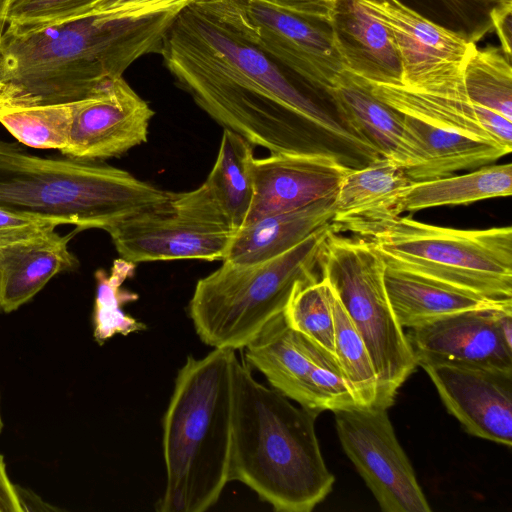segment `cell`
I'll return each instance as SVG.
<instances>
[{"label": "cell", "mask_w": 512, "mask_h": 512, "mask_svg": "<svg viewBox=\"0 0 512 512\" xmlns=\"http://www.w3.org/2000/svg\"><path fill=\"white\" fill-rule=\"evenodd\" d=\"M159 54L201 109L254 146L270 153H327L325 135L368 159L375 156L232 26L212 0L182 8Z\"/></svg>", "instance_id": "obj_1"}, {"label": "cell", "mask_w": 512, "mask_h": 512, "mask_svg": "<svg viewBox=\"0 0 512 512\" xmlns=\"http://www.w3.org/2000/svg\"><path fill=\"white\" fill-rule=\"evenodd\" d=\"M193 1L8 23L0 39V101L41 105L87 97L140 57L159 54L176 15Z\"/></svg>", "instance_id": "obj_2"}, {"label": "cell", "mask_w": 512, "mask_h": 512, "mask_svg": "<svg viewBox=\"0 0 512 512\" xmlns=\"http://www.w3.org/2000/svg\"><path fill=\"white\" fill-rule=\"evenodd\" d=\"M317 416L258 382L238 359L229 480L245 484L275 511H312L335 482L316 436Z\"/></svg>", "instance_id": "obj_3"}, {"label": "cell", "mask_w": 512, "mask_h": 512, "mask_svg": "<svg viewBox=\"0 0 512 512\" xmlns=\"http://www.w3.org/2000/svg\"><path fill=\"white\" fill-rule=\"evenodd\" d=\"M231 349L189 355L178 370L163 418L166 486L157 510L203 512L230 481L234 370Z\"/></svg>", "instance_id": "obj_4"}, {"label": "cell", "mask_w": 512, "mask_h": 512, "mask_svg": "<svg viewBox=\"0 0 512 512\" xmlns=\"http://www.w3.org/2000/svg\"><path fill=\"white\" fill-rule=\"evenodd\" d=\"M173 192L126 170L32 154L0 138V208L49 218L78 231L101 229L171 204Z\"/></svg>", "instance_id": "obj_5"}, {"label": "cell", "mask_w": 512, "mask_h": 512, "mask_svg": "<svg viewBox=\"0 0 512 512\" xmlns=\"http://www.w3.org/2000/svg\"><path fill=\"white\" fill-rule=\"evenodd\" d=\"M331 223L287 251L251 263L222 265L199 279L189 316L213 349H244L285 307L297 286L320 279V260Z\"/></svg>", "instance_id": "obj_6"}, {"label": "cell", "mask_w": 512, "mask_h": 512, "mask_svg": "<svg viewBox=\"0 0 512 512\" xmlns=\"http://www.w3.org/2000/svg\"><path fill=\"white\" fill-rule=\"evenodd\" d=\"M363 80L402 117L403 132L394 161L412 181L450 176L511 152L480 124L478 107L467 97L463 75L423 88L400 81Z\"/></svg>", "instance_id": "obj_7"}, {"label": "cell", "mask_w": 512, "mask_h": 512, "mask_svg": "<svg viewBox=\"0 0 512 512\" xmlns=\"http://www.w3.org/2000/svg\"><path fill=\"white\" fill-rule=\"evenodd\" d=\"M366 239L385 264L495 301H512V228L454 229L398 216Z\"/></svg>", "instance_id": "obj_8"}, {"label": "cell", "mask_w": 512, "mask_h": 512, "mask_svg": "<svg viewBox=\"0 0 512 512\" xmlns=\"http://www.w3.org/2000/svg\"><path fill=\"white\" fill-rule=\"evenodd\" d=\"M385 261L364 238L330 233L320 274L362 337L377 375L376 407L388 409L414 372L413 350L389 303Z\"/></svg>", "instance_id": "obj_9"}, {"label": "cell", "mask_w": 512, "mask_h": 512, "mask_svg": "<svg viewBox=\"0 0 512 512\" xmlns=\"http://www.w3.org/2000/svg\"><path fill=\"white\" fill-rule=\"evenodd\" d=\"M283 312L246 345L245 363L271 388L318 415L358 406L336 357L290 327Z\"/></svg>", "instance_id": "obj_10"}, {"label": "cell", "mask_w": 512, "mask_h": 512, "mask_svg": "<svg viewBox=\"0 0 512 512\" xmlns=\"http://www.w3.org/2000/svg\"><path fill=\"white\" fill-rule=\"evenodd\" d=\"M247 40L309 86L326 91L348 68L335 32L259 0H212Z\"/></svg>", "instance_id": "obj_11"}, {"label": "cell", "mask_w": 512, "mask_h": 512, "mask_svg": "<svg viewBox=\"0 0 512 512\" xmlns=\"http://www.w3.org/2000/svg\"><path fill=\"white\" fill-rule=\"evenodd\" d=\"M347 457L384 512H430L387 409L354 406L333 412Z\"/></svg>", "instance_id": "obj_12"}, {"label": "cell", "mask_w": 512, "mask_h": 512, "mask_svg": "<svg viewBox=\"0 0 512 512\" xmlns=\"http://www.w3.org/2000/svg\"><path fill=\"white\" fill-rule=\"evenodd\" d=\"M66 157L102 161L147 142L155 112L123 76L107 80L87 97L72 102Z\"/></svg>", "instance_id": "obj_13"}, {"label": "cell", "mask_w": 512, "mask_h": 512, "mask_svg": "<svg viewBox=\"0 0 512 512\" xmlns=\"http://www.w3.org/2000/svg\"><path fill=\"white\" fill-rule=\"evenodd\" d=\"M388 30L397 50L400 82L422 88L458 77L476 47L463 35L440 26L400 0H358Z\"/></svg>", "instance_id": "obj_14"}, {"label": "cell", "mask_w": 512, "mask_h": 512, "mask_svg": "<svg viewBox=\"0 0 512 512\" xmlns=\"http://www.w3.org/2000/svg\"><path fill=\"white\" fill-rule=\"evenodd\" d=\"M445 405L467 433L512 445V370L420 362Z\"/></svg>", "instance_id": "obj_15"}, {"label": "cell", "mask_w": 512, "mask_h": 512, "mask_svg": "<svg viewBox=\"0 0 512 512\" xmlns=\"http://www.w3.org/2000/svg\"><path fill=\"white\" fill-rule=\"evenodd\" d=\"M106 232L120 258L152 261L223 260L234 233L200 223L169 206L127 218Z\"/></svg>", "instance_id": "obj_16"}, {"label": "cell", "mask_w": 512, "mask_h": 512, "mask_svg": "<svg viewBox=\"0 0 512 512\" xmlns=\"http://www.w3.org/2000/svg\"><path fill=\"white\" fill-rule=\"evenodd\" d=\"M350 168L331 153H270L255 158L254 196L244 225L334 196Z\"/></svg>", "instance_id": "obj_17"}, {"label": "cell", "mask_w": 512, "mask_h": 512, "mask_svg": "<svg viewBox=\"0 0 512 512\" xmlns=\"http://www.w3.org/2000/svg\"><path fill=\"white\" fill-rule=\"evenodd\" d=\"M512 303L471 309L411 328L416 363L434 362L512 370V349L498 330L500 312Z\"/></svg>", "instance_id": "obj_18"}, {"label": "cell", "mask_w": 512, "mask_h": 512, "mask_svg": "<svg viewBox=\"0 0 512 512\" xmlns=\"http://www.w3.org/2000/svg\"><path fill=\"white\" fill-rule=\"evenodd\" d=\"M412 182L390 158L377 157L350 168L334 198L333 232L349 231L365 238L377 226L400 216L399 198Z\"/></svg>", "instance_id": "obj_19"}, {"label": "cell", "mask_w": 512, "mask_h": 512, "mask_svg": "<svg viewBox=\"0 0 512 512\" xmlns=\"http://www.w3.org/2000/svg\"><path fill=\"white\" fill-rule=\"evenodd\" d=\"M55 228L0 244L1 311L17 310L55 275L78 266V259L68 248L78 230L61 235Z\"/></svg>", "instance_id": "obj_20"}, {"label": "cell", "mask_w": 512, "mask_h": 512, "mask_svg": "<svg viewBox=\"0 0 512 512\" xmlns=\"http://www.w3.org/2000/svg\"><path fill=\"white\" fill-rule=\"evenodd\" d=\"M335 195L244 225L233 234L222 262L251 264L287 251L331 223Z\"/></svg>", "instance_id": "obj_21"}, {"label": "cell", "mask_w": 512, "mask_h": 512, "mask_svg": "<svg viewBox=\"0 0 512 512\" xmlns=\"http://www.w3.org/2000/svg\"><path fill=\"white\" fill-rule=\"evenodd\" d=\"M348 68L355 75L373 81H400V59L385 28L358 0H341L333 23Z\"/></svg>", "instance_id": "obj_22"}, {"label": "cell", "mask_w": 512, "mask_h": 512, "mask_svg": "<svg viewBox=\"0 0 512 512\" xmlns=\"http://www.w3.org/2000/svg\"><path fill=\"white\" fill-rule=\"evenodd\" d=\"M339 121L378 157L394 160L398 151L403 121L401 115L378 99L367 83L344 70L325 91Z\"/></svg>", "instance_id": "obj_23"}, {"label": "cell", "mask_w": 512, "mask_h": 512, "mask_svg": "<svg viewBox=\"0 0 512 512\" xmlns=\"http://www.w3.org/2000/svg\"><path fill=\"white\" fill-rule=\"evenodd\" d=\"M384 285L397 321L409 329L458 312L512 303L490 300L388 265Z\"/></svg>", "instance_id": "obj_24"}, {"label": "cell", "mask_w": 512, "mask_h": 512, "mask_svg": "<svg viewBox=\"0 0 512 512\" xmlns=\"http://www.w3.org/2000/svg\"><path fill=\"white\" fill-rule=\"evenodd\" d=\"M254 160V145L224 129L215 163L199 186L234 233L244 226L253 201Z\"/></svg>", "instance_id": "obj_25"}, {"label": "cell", "mask_w": 512, "mask_h": 512, "mask_svg": "<svg viewBox=\"0 0 512 512\" xmlns=\"http://www.w3.org/2000/svg\"><path fill=\"white\" fill-rule=\"evenodd\" d=\"M512 194V164L484 166L463 175L414 181L401 194L398 210L417 212L431 207L465 205Z\"/></svg>", "instance_id": "obj_26"}, {"label": "cell", "mask_w": 512, "mask_h": 512, "mask_svg": "<svg viewBox=\"0 0 512 512\" xmlns=\"http://www.w3.org/2000/svg\"><path fill=\"white\" fill-rule=\"evenodd\" d=\"M72 102L22 105L0 101V123L21 144L62 152L68 145Z\"/></svg>", "instance_id": "obj_27"}, {"label": "cell", "mask_w": 512, "mask_h": 512, "mask_svg": "<svg viewBox=\"0 0 512 512\" xmlns=\"http://www.w3.org/2000/svg\"><path fill=\"white\" fill-rule=\"evenodd\" d=\"M136 264L115 259L110 273L95 272L96 297L93 311V335L102 345L115 335L127 336L146 329V325L125 313L123 307L136 301L138 294L123 289L124 282L134 275Z\"/></svg>", "instance_id": "obj_28"}, {"label": "cell", "mask_w": 512, "mask_h": 512, "mask_svg": "<svg viewBox=\"0 0 512 512\" xmlns=\"http://www.w3.org/2000/svg\"><path fill=\"white\" fill-rule=\"evenodd\" d=\"M327 291L334 319L335 356L344 379L358 406L376 407L377 375L366 345L328 284Z\"/></svg>", "instance_id": "obj_29"}, {"label": "cell", "mask_w": 512, "mask_h": 512, "mask_svg": "<svg viewBox=\"0 0 512 512\" xmlns=\"http://www.w3.org/2000/svg\"><path fill=\"white\" fill-rule=\"evenodd\" d=\"M469 100L512 121V68L502 50L474 48L463 67Z\"/></svg>", "instance_id": "obj_30"}, {"label": "cell", "mask_w": 512, "mask_h": 512, "mask_svg": "<svg viewBox=\"0 0 512 512\" xmlns=\"http://www.w3.org/2000/svg\"><path fill=\"white\" fill-rule=\"evenodd\" d=\"M283 313L290 327L335 356L334 319L323 278L297 286Z\"/></svg>", "instance_id": "obj_31"}, {"label": "cell", "mask_w": 512, "mask_h": 512, "mask_svg": "<svg viewBox=\"0 0 512 512\" xmlns=\"http://www.w3.org/2000/svg\"><path fill=\"white\" fill-rule=\"evenodd\" d=\"M99 0H10L8 23L40 24L84 14Z\"/></svg>", "instance_id": "obj_32"}, {"label": "cell", "mask_w": 512, "mask_h": 512, "mask_svg": "<svg viewBox=\"0 0 512 512\" xmlns=\"http://www.w3.org/2000/svg\"><path fill=\"white\" fill-rule=\"evenodd\" d=\"M60 224L52 219L22 214L0 208V244L28 236Z\"/></svg>", "instance_id": "obj_33"}, {"label": "cell", "mask_w": 512, "mask_h": 512, "mask_svg": "<svg viewBox=\"0 0 512 512\" xmlns=\"http://www.w3.org/2000/svg\"><path fill=\"white\" fill-rule=\"evenodd\" d=\"M272 7L313 22L329 26L333 23L336 8L341 0H259Z\"/></svg>", "instance_id": "obj_34"}, {"label": "cell", "mask_w": 512, "mask_h": 512, "mask_svg": "<svg viewBox=\"0 0 512 512\" xmlns=\"http://www.w3.org/2000/svg\"><path fill=\"white\" fill-rule=\"evenodd\" d=\"M0 512H22L16 484L8 476L4 457L0 454Z\"/></svg>", "instance_id": "obj_35"}, {"label": "cell", "mask_w": 512, "mask_h": 512, "mask_svg": "<svg viewBox=\"0 0 512 512\" xmlns=\"http://www.w3.org/2000/svg\"><path fill=\"white\" fill-rule=\"evenodd\" d=\"M511 14L512 9L503 8H493L490 13L502 51L509 60H511Z\"/></svg>", "instance_id": "obj_36"}, {"label": "cell", "mask_w": 512, "mask_h": 512, "mask_svg": "<svg viewBox=\"0 0 512 512\" xmlns=\"http://www.w3.org/2000/svg\"><path fill=\"white\" fill-rule=\"evenodd\" d=\"M17 495L20 502V506L23 511H47V510H58L57 508L48 505L38 495L30 490L22 488L16 485Z\"/></svg>", "instance_id": "obj_37"}, {"label": "cell", "mask_w": 512, "mask_h": 512, "mask_svg": "<svg viewBox=\"0 0 512 512\" xmlns=\"http://www.w3.org/2000/svg\"><path fill=\"white\" fill-rule=\"evenodd\" d=\"M161 0H99L88 12H113L154 3Z\"/></svg>", "instance_id": "obj_38"}, {"label": "cell", "mask_w": 512, "mask_h": 512, "mask_svg": "<svg viewBox=\"0 0 512 512\" xmlns=\"http://www.w3.org/2000/svg\"><path fill=\"white\" fill-rule=\"evenodd\" d=\"M10 0H0V39L8 25L7 10Z\"/></svg>", "instance_id": "obj_39"}, {"label": "cell", "mask_w": 512, "mask_h": 512, "mask_svg": "<svg viewBox=\"0 0 512 512\" xmlns=\"http://www.w3.org/2000/svg\"><path fill=\"white\" fill-rule=\"evenodd\" d=\"M487 4L494 5V8L512 9V0H481Z\"/></svg>", "instance_id": "obj_40"}, {"label": "cell", "mask_w": 512, "mask_h": 512, "mask_svg": "<svg viewBox=\"0 0 512 512\" xmlns=\"http://www.w3.org/2000/svg\"><path fill=\"white\" fill-rule=\"evenodd\" d=\"M2 428H3V421H2L1 412H0V433L2 431Z\"/></svg>", "instance_id": "obj_41"}, {"label": "cell", "mask_w": 512, "mask_h": 512, "mask_svg": "<svg viewBox=\"0 0 512 512\" xmlns=\"http://www.w3.org/2000/svg\"><path fill=\"white\" fill-rule=\"evenodd\" d=\"M0 311H1V283H0Z\"/></svg>", "instance_id": "obj_42"}]
</instances>
